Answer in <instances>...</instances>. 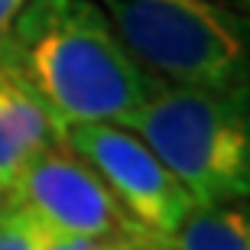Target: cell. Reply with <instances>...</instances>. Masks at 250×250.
I'll list each match as a JSON object with an SVG mask.
<instances>
[{"label":"cell","mask_w":250,"mask_h":250,"mask_svg":"<svg viewBox=\"0 0 250 250\" xmlns=\"http://www.w3.org/2000/svg\"><path fill=\"white\" fill-rule=\"evenodd\" d=\"M0 72L59 130L75 124L127 127L156 82L94 0H26L0 36Z\"/></svg>","instance_id":"6da1fadb"},{"label":"cell","mask_w":250,"mask_h":250,"mask_svg":"<svg viewBox=\"0 0 250 250\" xmlns=\"http://www.w3.org/2000/svg\"><path fill=\"white\" fill-rule=\"evenodd\" d=\"M195 205H237L250 195V98L192 84L153 82L130 117Z\"/></svg>","instance_id":"7a4b0ae2"},{"label":"cell","mask_w":250,"mask_h":250,"mask_svg":"<svg viewBox=\"0 0 250 250\" xmlns=\"http://www.w3.org/2000/svg\"><path fill=\"white\" fill-rule=\"evenodd\" d=\"M127 52L169 84L247 91V13L218 0H94Z\"/></svg>","instance_id":"3957f363"},{"label":"cell","mask_w":250,"mask_h":250,"mask_svg":"<svg viewBox=\"0 0 250 250\" xmlns=\"http://www.w3.org/2000/svg\"><path fill=\"white\" fill-rule=\"evenodd\" d=\"M62 143L101 176L127 218L149 237L166 244L192 211L188 192L133 130L121 124H75L62 130Z\"/></svg>","instance_id":"277c9868"},{"label":"cell","mask_w":250,"mask_h":250,"mask_svg":"<svg viewBox=\"0 0 250 250\" xmlns=\"http://www.w3.org/2000/svg\"><path fill=\"white\" fill-rule=\"evenodd\" d=\"M10 202L42 218L62 237H114L140 231L127 218L111 188L65 143L39 153L7 192Z\"/></svg>","instance_id":"5b68a950"},{"label":"cell","mask_w":250,"mask_h":250,"mask_svg":"<svg viewBox=\"0 0 250 250\" xmlns=\"http://www.w3.org/2000/svg\"><path fill=\"white\" fill-rule=\"evenodd\" d=\"M56 143H62V130L56 127V121L7 72H0V188L3 195L39 153H46Z\"/></svg>","instance_id":"8992f818"},{"label":"cell","mask_w":250,"mask_h":250,"mask_svg":"<svg viewBox=\"0 0 250 250\" xmlns=\"http://www.w3.org/2000/svg\"><path fill=\"white\" fill-rule=\"evenodd\" d=\"M169 250H250L247 202L237 205H192L166 241Z\"/></svg>","instance_id":"52a82bcc"},{"label":"cell","mask_w":250,"mask_h":250,"mask_svg":"<svg viewBox=\"0 0 250 250\" xmlns=\"http://www.w3.org/2000/svg\"><path fill=\"white\" fill-rule=\"evenodd\" d=\"M62 234H56L42 218L17 202H3L0 208V250H52Z\"/></svg>","instance_id":"ba28073f"},{"label":"cell","mask_w":250,"mask_h":250,"mask_svg":"<svg viewBox=\"0 0 250 250\" xmlns=\"http://www.w3.org/2000/svg\"><path fill=\"white\" fill-rule=\"evenodd\" d=\"M84 250H169V247L143 231H130V234H114V237H98Z\"/></svg>","instance_id":"9c48e42d"},{"label":"cell","mask_w":250,"mask_h":250,"mask_svg":"<svg viewBox=\"0 0 250 250\" xmlns=\"http://www.w3.org/2000/svg\"><path fill=\"white\" fill-rule=\"evenodd\" d=\"M23 3H26V0H0V36L13 26V20H17V13L23 10Z\"/></svg>","instance_id":"30bf717a"},{"label":"cell","mask_w":250,"mask_h":250,"mask_svg":"<svg viewBox=\"0 0 250 250\" xmlns=\"http://www.w3.org/2000/svg\"><path fill=\"white\" fill-rule=\"evenodd\" d=\"M218 3H224V7L237 10V13H247V10H250V0H218Z\"/></svg>","instance_id":"8fae6325"},{"label":"cell","mask_w":250,"mask_h":250,"mask_svg":"<svg viewBox=\"0 0 250 250\" xmlns=\"http://www.w3.org/2000/svg\"><path fill=\"white\" fill-rule=\"evenodd\" d=\"M3 202H7V195H3V188H0V208H3Z\"/></svg>","instance_id":"7c38bea8"}]
</instances>
